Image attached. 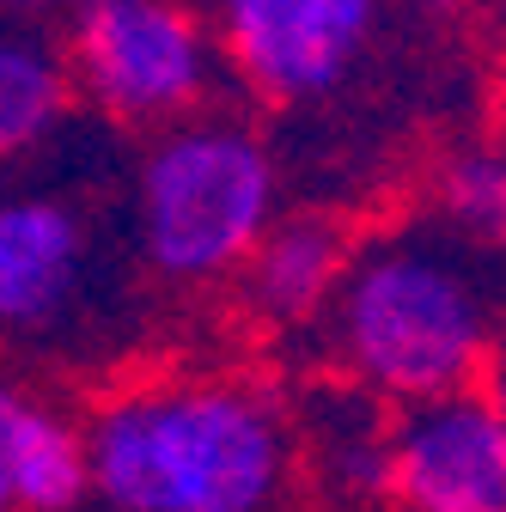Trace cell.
<instances>
[{"label": "cell", "mask_w": 506, "mask_h": 512, "mask_svg": "<svg viewBox=\"0 0 506 512\" xmlns=\"http://www.w3.org/2000/svg\"><path fill=\"white\" fill-rule=\"evenodd\" d=\"M311 330L342 378L385 409L476 391L506 330V244H482L433 208L391 220L348 244L342 281Z\"/></svg>", "instance_id": "6da1fadb"}, {"label": "cell", "mask_w": 506, "mask_h": 512, "mask_svg": "<svg viewBox=\"0 0 506 512\" xmlns=\"http://www.w3.org/2000/svg\"><path fill=\"white\" fill-rule=\"evenodd\" d=\"M80 433L86 482L122 512H269L293 470L281 403L238 378L129 384Z\"/></svg>", "instance_id": "7a4b0ae2"}, {"label": "cell", "mask_w": 506, "mask_h": 512, "mask_svg": "<svg viewBox=\"0 0 506 512\" xmlns=\"http://www.w3.org/2000/svg\"><path fill=\"white\" fill-rule=\"evenodd\" d=\"M275 202V159L244 122L183 116L135 171V244L165 281H214L257 250Z\"/></svg>", "instance_id": "3957f363"}, {"label": "cell", "mask_w": 506, "mask_h": 512, "mask_svg": "<svg viewBox=\"0 0 506 512\" xmlns=\"http://www.w3.org/2000/svg\"><path fill=\"white\" fill-rule=\"evenodd\" d=\"M68 37V74L92 110L141 128L202 116L220 80L214 31L171 0H86Z\"/></svg>", "instance_id": "277c9868"}, {"label": "cell", "mask_w": 506, "mask_h": 512, "mask_svg": "<svg viewBox=\"0 0 506 512\" xmlns=\"http://www.w3.org/2000/svg\"><path fill=\"white\" fill-rule=\"evenodd\" d=\"M98 293L92 214L55 183L0 177V342L61 336Z\"/></svg>", "instance_id": "5b68a950"}, {"label": "cell", "mask_w": 506, "mask_h": 512, "mask_svg": "<svg viewBox=\"0 0 506 512\" xmlns=\"http://www.w3.org/2000/svg\"><path fill=\"white\" fill-rule=\"evenodd\" d=\"M372 0H226L214 13V49L269 104H311L348 86L372 43Z\"/></svg>", "instance_id": "8992f818"}, {"label": "cell", "mask_w": 506, "mask_h": 512, "mask_svg": "<svg viewBox=\"0 0 506 512\" xmlns=\"http://www.w3.org/2000/svg\"><path fill=\"white\" fill-rule=\"evenodd\" d=\"M385 500L403 512H506V427L476 391L391 409Z\"/></svg>", "instance_id": "52a82bcc"}, {"label": "cell", "mask_w": 506, "mask_h": 512, "mask_svg": "<svg viewBox=\"0 0 506 512\" xmlns=\"http://www.w3.org/2000/svg\"><path fill=\"white\" fill-rule=\"evenodd\" d=\"M348 232L330 214H287L275 220L257 250L238 263L244 311H257L269 330H311L324 317L342 263H348Z\"/></svg>", "instance_id": "ba28073f"}, {"label": "cell", "mask_w": 506, "mask_h": 512, "mask_svg": "<svg viewBox=\"0 0 506 512\" xmlns=\"http://www.w3.org/2000/svg\"><path fill=\"white\" fill-rule=\"evenodd\" d=\"M74 110L68 37L43 13L0 7V165L37 153Z\"/></svg>", "instance_id": "9c48e42d"}, {"label": "cell", "mask_w": 506, "mask_h": 512, "mask_svg": "<svg viewBox=\"0 0 506 512\" xmlns=\"http://www.w3.org/2000/svg\"><path fill=\"white\" fill-rule=\"evenodd\" d=\"M19 512H68L92 482H86V433L74 415H61L55 403L31 397L19 421Z\"/></svg>", "instance_id": "30bf717a"}, {"label": "cell", "mask_w": 506, "mask_h": 512, "mask_svg": "<svg viewBox=\"0 0 506 512\" xmlns=\"http://www.w3.org/2000/svg\"><path fill=\"white\" fill-rule=\"evenodd\" d=\"M433 214L452 220L458 232L482 238V244H506V147L500 141H476V147H458L439 171V189H433Z\"/></svg>", "instance_id": "8fae6325"}, {"label": "cell", "mask_w": 506, "mask_h": 512, "mask_svg": "<svg viewBox=\"0 0 506 512\" xmlns=\"http://www.w3.org/2000/svg\"><path fill=\"white\" fill-rule=\"evenodd\" d=\"M25 403H31V391H19L13 378H0V512H19L13 458H19V421H25Z\"/></svg>", "instance_id": "7c38bea8"}, {"label": "cell", "mask_w": 506, "mask_h": 512, "mask_svg": "<svg viewBox=\"0 0 506 512\" xmlns=\"http://www.w3.org/2000/svg\"><path fill=\"white\" fill-rule=\"evenodd\" d=\"M476 397H482L488 415L506 427V330L494 336V348H488V360H482V372H476Z\"/></svg>", "instance_id": "4fadbf2b"}, {"label": "cell", "mask_w": 506, "mask_h": 512, "mask_svg": "<svg viewBox=\"0 0 506 512\" xmlns=\"http://www.w3.org/2000/svg\"><path fill=\"white\" fill-rule=\"evenodd\" d=\"M494 141H500V147H506V116H500V135H494Z\"/></svg>", "instance_id": "5bb4252c"}]
</instances>
